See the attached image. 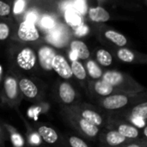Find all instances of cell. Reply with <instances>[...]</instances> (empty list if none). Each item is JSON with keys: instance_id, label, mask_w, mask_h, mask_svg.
Segmentation results:
<instances>
[{"instance_id": "obj_1", "label": "cell", "mask_w": 147, "mask_h": 147, "mask_svg": "<svg viewBox=\"0 0 147 147\" xmlns=\"http://www.w3.org/2000/svg\"><path fill=\"white\" fill-rule=\"evenodd\" d=\"M96 106L106 113L115 112L137 103L147 101L146 91L140 93H120L107 97L95 99Z\"/></svg>"}, {"instance_id": "obj_2", "label": "cell", "mask_w": 147, "mask_h": 147, "mask_svg": "<svg viewBox=\"0 0 147 147\" xmlns=\"http://www.w3.org/2000/svg\"><path fill=\"white\" fill-rule=\"evenodd\" d=\"M60 115L64 121L77 134H78L81 138L94 140L98 137L101 129L91 122L79 116L78 114L73 112L68 106L61 107Z\"/></svg>"}, {"instance_id": "obj_3", "label": "cell", "mask_w": 147, "mask_h": 147, "mask_svg": "<svg viewBox=\"0 0 147 147\" xmlns=\"http://www.w3.org/2000/svg\"><path fill=\"white\" fill-rule=\"evenodd\" d=\"M108 117L123 121L142 130L147 127V101L119 111L108 113Z\"/></svg>"}, {"instance_id": "obj_4", "label": "cell", "mask_w": 147, "mask_h": 147, "mask_svg": "<svg viewBox=\"0 0 147 147\" xmlns=\"http://www.w3.org/2000/svg\"><path fill=\"white\" fill-rule=\"evenodd\" d=\"M102 79L125 93H140L146 91V89L133 78L118 71L110 70L103 72Z\"/></svg>"}, {"instance_id": "obj_5", "label": "cell", "mask_w": 147, "mask_h": 147, "mask_svg": "<svg viewBox=\"0 0 147 147\" xmlns=\"http://www.w3.org/2000/svg\"><path fill=\"white\" fill-rule=\"evenodd\" d=\"M68 107L79 116L91 122L100 129L105 127L107 125L108 113L96 105L88 102H77Z\"/></svg>"}, {"instance_id": "obj_6", "label": "cell", "mask_w": 147, "mask_h": 147, "mask_svg": "<svg viewBox=\"0 0 147 147\" xmlns=\"http://www.w3.org/2000/svg\"><path fill=\"white\" fill-rule=\"evenodd\" d=\"M0 99L3 104L9 108L18 109L22 97L18 87L16 77L9 74L3 78L0 90Z\"/></svg>"}, {"instance_id": "obj_7", "label": "cell", "mask_w": 147, "mask_h": 147, "mask_svg": "<svg viewBox=\"0 0 147 147\" xmlns=\"http://www.w3.org/2000/svg\"><path fill=\"white\" fill-rule=\"evenodd\" d=\"M105 127L111 128V129L117 131L119 134H121L122 136H124L129 140H140L142 138H146L143 135L141 129L134 127V125L130 123L125 122L121 120L108 117V121H107V125Z\"/></svg>"}, {"instance_id": "obj_8", "label": "cell", "mask_w": 147, "mask_h": 147, "mask_svg": "<svg viewBox=\"0 0 147 147\" xmlns=\"http://www.w3.org/2000/svg\"><path fill=\"white\" fill-rule=\"evenodd\" d=\"M18 87L22 99H26L30 102H39L43 96L42 89L31 78L22 77L17 78Z\"/></svg>"}, {"instance_id": "obj_9", "label": "cell", "mask_w": 147, "mask_h": 147, "mask_svg": "<svg viewBox=\"0 0 147 147\" xmlns=\"http://www.w3.org/2000/svg\"><path fill=\"white\" fill-rule=\"evenodd\" d=\"M88 91L95 99L107 97V96L115 95V94L125 93V92H122V91L115 89V87H113L109 84L106 83L102 79L89 81Z\"/></svg>"}, {"instance_id": "obj_10", "label": "cell", "mask_w": 147, "mask_h": 147, "mask_svg": "<svg viewBox=\"0 0 147 147\" xmlns=\"http://www.w3.org/2000/svg\"><path fill=\"white\" fill-rule=\"evenodd\" d=\"M97 138L100 145H102L105 147H119L131 141L117 131L108 127L102 128Z\"/></svg>"}, {"instance_id": "obj_11", "label": "cell", "mask_w": 147, "mask_h": 147, "mask_svg": "<svg viewBox=\"0 0 147 147\" xmlns=\"http://www.w3.org/2000/svg\"><path fill=\"white\" fill-rule=\"evenodd\" d=\"M56 96L63 106H71L78 102V96L77 90L67 81L59 83L56 89Z\"/></svg>"}, {"instance_id": "obj_12", "label": "cell", "mask_w": 147, "mask_h": 147, "mask_svg": "<svg viewBox=\"0 0 147 147\" xmlns=\"http://www.w3.org/2000/svg\"><path fill=\"white\" fill-rule=\"evenodd\" d=\"M15 62L17 67H19L21 70L31 71L36 65L37 56L32 48L24 47L16 53Z\"/></svg>"}, {"instance_id": "obj_13", "label": "cell", "mask_w": 147, "mask_h": 147, "mask_svg": "<svg viewBox=\"0 0 147 147\" xmlns=\"http://www.w3.org/2000/svg\"><path fill=\"white\" fill-rule=\"evenodd\" d=\"M52 70L65 80H69L73 77L70 64L66 59L60 54L56 53L53 57L52 61Z\"/></svg>"}, {"instance_id": "obj_14", "label": "cell", "mask_w": 147, "mask_h": 147, "mask_svg": "<svg viewBox=\"0 0 147 147\" xmlns=\"http://www.w3.org/2000/svg\"><path fill=\"white\" fill-rule=\"evenodd\" d=\"M35 130L39 134L41 140L48 145H55L60 143V138L58 132L53 127L44 125V124H37L35 127Z\"/></svg>"}, {"instance_id": "obj_15", "label": "cell", "mask_w": 147, "mask_h": 147, "mask_svg": "<svg viewBox=\"0 0 147 147\" xmlns=\"http://www.w3.org/2000/svg\"><path fill=\"white\" fill-rule=\"evenodd\" d=\"M17 34L19 39L23 41H34L40 38L39 32L34 24L28 21H24L20 24Z\"/></svg>"}, {"instance_id": "obj_16", "label": "cell", "mask_w": 147, "mask_h": 147, "mask_svg": "<svg viewBox=\"0 0 147 147\" xmlns=\"http://www.w3.org/2000/svg\"><path fill=\"white\" fill-rule=\"evenodd\" d=\"M55 54V51L47 46H43L38 50V61L44 71H52V61Z\"/></svg>"}, {"instance_id": "obj_17", "label": "cell", "mask_w": 147, "mask_h": 147, "mask_svg": "<svg viewBox=\"0 0 147 147\" xmlns=\"http://www.w3.org/2000/svg\"><path fill=\"white\" fill-rule=\"evenodd\" d=\"M22 118V122L25 125L26 127V134H25V142L28 145V146L29 147H42L44 142L41 140L39 134L37 133V131L31 127V125H29V123L27 121V120L22 117V115H20Z\"/></svg>"}, {"instance_id": "obj_18", "label": "cell", "mask_w": 147, "mask_h": 147, "mask_svg": "<svg viewBox=\"0 0 147 147\" xmlns=\"http://www.w3.org/2000/svg\"><path fill=\"white\" fill-rule=\"evenodd\" d=\"M3 126L8 133L9 140L10 141L12 147H25L26 142L22 134L12 125L3 122Z\"/></svg>"}, {"instance_id": "obj_19", "label": "cell", "mask_w": 147, "mask_h": 147, "mask_svg": "<svg viewBox=\"0 0 147 147\" xmlns=\"http://www.w3.org/2000/svg\"><path fill=\"white\" fill-rule=\"evenodd\" d=\"M70 48L71 51L76 54L78 59L87 60L90 56V53L87 45L81 40H72L71 42Z\"/></svg>"}, {"instance_id": "obj_20", "label": "cell", "mask_w": 147, "mask_h": 147, "mask_svg": "<svg viewBox=\"0 0 147 147\" xmlns=\"http://www.w3.org/2000/svg\"><path fill=\"white\" fill-rule=\"evenodd\" d=\"M84 67L86 70L87 76L90 77V80L94 81V80L102 79L103 71L96 61H94L93 59H87Z\"/></svg>"}, {"instance_id": "obj_21", "label": "cell", "mask_w": 147, "mask_h": 147, "mask_svg": "<svg viewBox=\"0 0 147 147\" xmlns=\"http://www.w3.org/2000/svg\"><path fill=\"white\" fill-rule=\"evenodd\" d=\"M90 18L96 22H105L110 19L109 13L102 7L97 6L95 8H91L89 10Z\"/></svg>"}, {"instance_id": "obj_22", "label": "cell", "mask_w": 147, "mask_h": 147, "mask_svg": "<svg viewBox=\"0 0 147 147\" xmlns=\"http://www.w3.org/2000/svg\"><path fill=\"white\" fill-rule=\"evenodd\" d=\"M65 18L68 25H70L74 29L78 28L83 25V19L81 16L72 8H68L65 13Z\"/></svg>"}, {"instance_id": "obj_23", "label": "cell", "mask_w": 147, "mask_h": 147, "mask_svg": "<svg viewBox=\"0 0 147 147\" xmlns=\"http://www.w3.org/2000/svg\"><path fill=\"white\" fill-rule=\"evenodd\" d=\"M47 40L59 47H61L65 43V37L64 34V32L59 28H53L50 34L47 35Z\"/></svg>"}, {"instance_id": "obj_24", "label": "cell", "mask_w": 147, "mask_h": 147, "mask_svg": "<svg viewBox=\"0 0 147 147\" xmlns=\"http://www.w3.org/2000/svg\"><path fill=\"white\" fill-rule=\"evenodd\" d=\"M70 65L73 77H75L79 81H85L87 79L88 76L86 73L85 67L79 60L71 61V64Z\"/></svg>"}, {"instance_id": "obj_25", "label": "cell", "mask_w": 147, "mask_h": 147, "mask_svg": "<svg viewBox=\"0 0 147 147\" xmlns=\"http://www.w3.org/2000/svg\"><path fill=\"white\" fill-rule=\"evenodd\" d=\"M96 63L102 66L108 67L113 63V57L110 53L105 49H99L96 54Z\"/></svg>"}, {"instance_id": "obj_26", "label": "cell", "mask_w": 147, "mask_h": 147, "mask_svg": "<svg viewBox=\"0 0 147 147\" xmlns=\"http://www.w3.org/2000/svg\"><path fill=\"white\" fill-rule=\"evenodd\" d=\"M104 34L107 39H109L110 41H112L113 43H115V45H117L119 47H124L127 43V38L123 34H121V33H118L116 31L108 30L105 32Z\"/></svg>"}, {"instance_id": "obj_27", "label": "cell", "mask_w": 147, "mask_h": 147, "mask_svg": "<svg viewBox=\"0 0 147 147\" xmlns=\"http://www.w3.org/2000/svg\"><path fill=\"white\" fill-rule=\"evenodd\" d=\"M116 55L120 60H121L122 62H125V63H134L136 60L135 53L127 48H124V47L120 48L117 51Z\"/></svg>"}, {"instance_id": "obj_28", "label": "cell", "mask_w": 147, "mask_h": 147, "mask_svg": "<svg viewBox=\"0 0 147 147\" xmlns=\"http://www.w3.org/2000/svg\"><path fill=\"white\" fill-rule=\"evenodd\" d=\"M67 143L70 147H90L83 138L76 135L68 136Z\"/></svg>"}, {"instance_id": "obj_29", "label": "cell", "mask_w": 147, "mask_h": 147, "mask_svg": "<svg viewBox=\"0 0 147 147\" xmlns=\"http://www.w3.org/2000/svg\"><path fill=\"white\" fill-rule=\"evenodd\" d=\"M40 23L44 28L49 29V30H52L55 27V21L50 16H44L41 19Z\"/></svg>"}, {"instance_id": "obj_30", "label": "cell", "mask_w": 147, "mask_h": 147, "mask_svg": "<svg viewBox=\"0 0 147 147\" xmlns=\"http://www.w3.org/2000/svg\"><path fill=\"white\" fill-rule=\"evenodd\" d=\"M119 147H147V139L142 138L136 140H131Z\"/></svg>"}, {"instance_id": "obj_31", "label": "cell", "mask_w": 147, "mask_h": 147, "mask_svg": "<svg viewBox=\"0 0 147 147\" xmlns=\"http://www.w3.org/2000/svg\"><path fill=\"white\" fill-rule=\"evenodd\" d=\"M73 9L80 14H85L87 11L85 0H75L73 3Z\"/></svg>"}, {"instance_id": "obj_32", "label": "cell", "mask_w": 147, "mask_h": 147, "mask_svg": "<svg viewBox=\"0 0 147 147\" xmlns=\"http://www.w3.org/2000/svg\"><path fill=\"white\" fill-rule=\"evenodd\" d=\"M9 140L8 133L3 126V122L0 121V147H6V142Z\"/></svg>"}, {"instance_id": "obj_33", "label": "cell", "mask_w": 147, "mask_h": 147, "mask_svg": "<svg viewBox=\"0 0 147 147\" xmlns=\"http://www.w3.org/2000/svg\"><path fill=\"white\" fill-rule=\"evenodd\" d=\"M9 28L4 22H0V40H4L9 37Z\"/></svg>"}, {"instance_id": "obj_34", "label": "cell", "mask_w": 147, "mask_h": 147, "mask_svg": "<svg viewBox=\"0 0 147 147\" xmlns=\"http://www.w3.org/2000/svg\"><path fill=\"white\" fill-rule=\"evenodd\" d=\"M25 8V0H16L14 5V13L21 14Z\"/></svg>"}, {"instance_id": "obj_35", "label": "cell", "mask_w": 147, "mask_h": 147, "mask_svg": "<svg viewBox=\"0 0 147 147\" xmlns=\"http://www.w3.org/2000/svg\"><path fill=\"white\" fill-rule=\"evenodd\" d=\"M10 12V7L8 3L0 0V16H8Z\"/></svg>"}, {"instance_id": "obj_36", "label": "cell", "mask_w": 147, "mask_h": 147, "mask_svg": "<svg viewBox=\"0 0 147 147\" xmlns=\"http://www.w3.org/2000/svg\"><path fill=\"white\" fill-rule=\"evenodd\" d=\"M88 30H89V28H88V27L86 25H81L78 28L76 29V33H77L78 35L83 36V35H84V34H86L88 33Z\"/></svg>"}, {"instance_id": "obj_37", "label": "cell", "mask_w": 147, "mask_h": 147, "mask_svg": "<svg viewBox=\"0 0 147 147\" xmlns=\"http://www.w3.org/2000/svg\"><path fill=\"white\" fill-rule=\"evenodd\" d=\"M26 21L34 23L37 21V14L35 12H28V14L26 16Z\"/></svg>"}, {"instance_id": "obj_38", "label": "cell", "mask_w": 147, "mask_h": 147, "mask_svg": "<svg viewBox=\"0 0 147 147\" xmlns=\"http://www.w3.org/2000/svg\"><path fill=\"white\" fill-rule=\"evenodd\" d=\"M1 81H2V78H1V69H0V84H1Z\"/></svg>"}, {"instance_id": "obj_39", "label": "cell", "mask_w": 147, "mask_h": 147, "mask_svg": "<svg viewBox=\"0 0 147 147\" xmlns=\"http://www.w3.org/2000/svg\"><path fill=\"white\" fill-rule=\"evenodd\" d=\"M99 147H105V146H102V145H100V146H99Z\"/></svg>"}]
</instances>
